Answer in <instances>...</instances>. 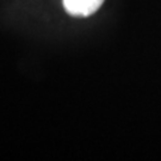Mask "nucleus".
Instances as JSON below:
<instances>
[{
    "instance_id": "f257e3e1",
    "label": "nucleus",
    "mask_w": 161,
    "mask_h": 161,
    "mask_svg": "<svg viewBox=\"0 0 161 161\" xmlns=\"http://www.w3.org/2000/svg\"><path fill=\"white\" fill-rule=\"evenodd\" d=\"M104 0H64V7L70 16L88 17L103 5Z\"/></svg>"
}]
</instances>
